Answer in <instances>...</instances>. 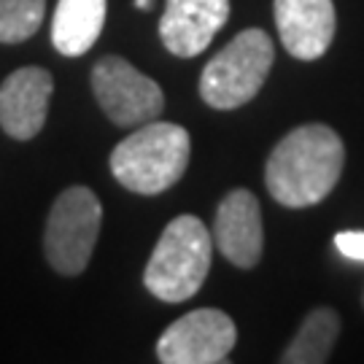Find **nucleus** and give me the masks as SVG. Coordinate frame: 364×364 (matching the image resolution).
<instances>
[{
	"instance_id": "obj_1",
	"label": "nucleus",
	"mask_w": 364,
	"mask_h": 364,
	"mask_svg": "<svg viewBox=\"0 0 364 364\" xmlns=\"http://www.w3.org/2000/svg\"><path fill=\"white\" fill-rule=\"evenodd\" d=\"M346 165V146L326 124H302L281 138L264 165V183L275 203L308 208L321 203Z\"/></svg>"
},
{
	"instance_id": "obj_2",
	"label": "nucleus",
	"mask_w": 364,
	"mask_h": 364,
	"mask_svg": "<svg viewBox=\"0 0 364 364\" xmlns=\"http://www.w3.org/2000/svg\"><path fill=\"white\" fill-rule=\"evenodd\" d=\"M189 132L173 122H146L111 151V173L135 195H162L189 165Z\"/></svg>"
},
{
	"instance_id": "obj_3",
	"label": "nucleus",
	"mask_w": 364,
	"mask_h": 364,
	"mask_svg": "<svg viewBox=\"0 0 364 364\" xmlns=\"http://www.w3.org/2000/svg\"><path fill=\"white\" fill-rule=\"evenodd\" d=\"M210 232L205 224L183 213L159 235L154 254L146 264V289L162 302H186L200 291L210 270Z\"/></svg>"
},
{
	"instance_id": "obj_4",
	"label": "nucleus",
	"mask_w": 364,
	"mask_h": 364,
	"mask_svg": "<svg viewBox=\"0 0 364 364\" xmlns=\"http://www.w3.org/2000/svg\"><path fill=\"white\" fill-rule=\"evenodd\" d=\"M275 52L270 36L259 27L237 33L200 76V95L216 111H232L257 97L273 68Z\"/></svg>"
},
{
	"instance_id": "obj_5",
	"label": "nucleus",
	"mask_w": 364,
	"mask_h": 364,
	"mask_svg": "<svg viewBox=\"0 0 364 364\" xmlns=\"http://www.w3.org/2000/svg\"><path fill=\"white\" fill-rule=\"evenodd\" d=\"M100 221L103 205L90 186H70L54 200L43 232V251L57 273L78 275L87 270Z\"/></svg>"
},
{
	"instance_id": "obj_6",
	"label": "nucleus",
	"mask_w": 364,
	"mask_h": 364,
	"mask_svg": "<svg viewBox=\"0 0 364 364\" xmlns=\"http://www.w3.org/2000/svg\"><path fill=\"white\" fill-rule=\"evenodd\" d=\"M92 90L105 117L119 127H141L165 108V95L154 78L117 54L97 60L92 68Z\"/></svg>"
},
{
	"instance_id": "obj_7",
	"label": "nucleus",
	"mask_w": 364,
	"mask_h": 364,
	"mask_svg": "<svg viewBox=\"0 0 364 364\" xmlns=\"http://www.w3.org/2000/svg\"><path fill=\"white\" fill-rule=\"evenodd\" d=\"M237 329L224 311L200 308L181 316L156 340L162 364H221L230 359Z\"/></svg>"
},
{
	"instance_id": "obj_8",
	"label": "nucleus",
	"mask_w": 364,
	"mask_h": 364,
	"mask_svg": "<svg viewBox=\"0 0 364 364\" xmlns=\"http://www.w3.org/2000/svg\"><path fill=\"white\" fill-rule=\"evenodd\" d=\"M54 81L46 68H19L0 84V127L16 141L36 138L49 114Z\"/></svg>"
},
{
	"instance_id": "obj_9",
	"label": "nucleus",
	"mask_w": 364,
	"mask_h": 364,
	"mask_svg": "<svg viewBox=\"0 0 364 364\" xmlns=\"http://www.w3.org/2000/svg\"><path fill=\"white\" fill-rule=\"evenodd\" d=\"M216 248L235 267L251 270L262 259L264 248V227H262L259 200L248 189H232L219 203L216 224H213Z\"/></svg>"
},
{
	"instance_id": "obj_10",
	"label": "nucleus",
	"mask_w": 364,
	"mask_h": 364,
	"mask_svg": "<svg viewBox=\"0 0 364 364\" xmlns=\"http://www.w3.org/2000/svg\"><path fill=\"white\" fill-rule=\"evenodd\" d=\"M230 19V0H165L159 38L176 57H197Z\"/></svg>"
},
{
	"instance_id": "obj_11",
	"label": "nucleus",
	"mask_w": 364,
	"mask_h": 364,
	"mask_svg": "<svg viewBox=\"0 0 364 364\" xmlns=\"http://www.w3.org/2000/svg\"><path fill=\"white\" fill-rule=\"evenodd\" d=\"M275 25L281 43L297 60L324 57L335 38L338 14L332 0H275Z\"/></svg>"
},
{
	"instance_id": "obj_12",
	"label": "nucleus",
	"mask_w": 364,
	"mask_h": 364,
	"mask_svg": "<svg viewBox=\"0 0 364 364\" xmlns=\"http://www.w3.org/2000/svg\"><path fill=\"white\" fill-rule=\"evenodd\" d=\"M105 25V0H57L52 43L65 57H81L97 43Z\"/></svg>"
},
{
	"instance_id": "obj_13",
	"label": "nucleus",
	"mask_w": 364,
	"mask_h": 364,
	"mask_svg": "<svg viewBox=\"0 0 364 364\" xmlns=\"http://www.w3.org/2000/svg\"><path fill=\"white\" fill-rule=\"evenodd\" d=\"M340 332V316L332 308H316L305 316L297 338L281 356L284 364H321L329 359Z\"/></svg>"
},
{
	"instance_id": "obj_14",
	"label": "nucleus",
	"mask_w": 364,
	"mask_h": 364,
	"mask_svg": "<svg viewBox=\"0 0 364 364\" xmlns=\"http://www.w3.org/2000/svg\"><path fill=\"white\" fill-rule=\"evenodd\" d=\"M46 0H0V43H22L38 33Z\"/></svg>"
},
{
	"instance_id": "obj_15",
	"label": "nucleus",
	"mask_w": 364,
	"mask_h": 364,
	"mask_svg": "<svg viewBox=\"0 0 364 364\" xmlns=\"http://www.w3.org/2000/svg\"><path fill=\"white\" fill-rule=\"evenodd\" d=\"M335 248L346 259L364 262V232L362 230H343L335 235Z\"/></svg>"
},
{
	"instance_id": "obj_16",
	"label": "nucleus",
	"mask_w": 364,
	"mask_h": 364,
	"mask_svg": "<svg viewBox=\"0 0 364 364\" xmlns=\"http://www.w3.org/2000/svg\"><path fill=\"white\" fill-rule=\"evenodd\" d=\"M154 6V0H135V9H141V11H149Z\"/></svg>"
},
{
	"instance_id": "obj_17",
	"label": "nucleus",
	"mask_w": 364,
	"mask_h": 364,
	"mask_svg": "<svg viewBox=\"0 0 364 364\" xmlns=\"http://www.w3.org/2000/svg\"><path fill=\"white\" fill-rule=\"evenodd\" d=\"M362 305H364V294H362Z\"/></svg>"
}]
</instances>
